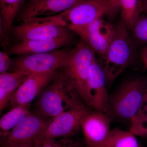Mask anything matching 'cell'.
I'll return each mask as SVG.
<instances>
[{
    "mask_svg": "<svg viewBox=\"0 0 147 147\" xmlns=\"http://www.w3.org/2000/svg\"><path fill=\"white\" fill-rule=\"evenodd\" d=\"M122 20L114 26V34L106 53L98 61L105 74L106 83L112 84L130 64L136 56V45Z\"/></svg>",
    "mask_w": 147,
    "mask_h": 147,
    "instance_id": "6da1fadb",
    "label": "cell"
},
{
    "mask_svg": "<svg viewBox=\"0 0 147 147\" xmlns=\"http://www.w3.org/2000/svg\"><path fill=\"white\" fill-rule=\"evenodd\" d=\"M61 68L40 94L37 101L38 113L51 119L68 110L78 100H82Z\"/></svg>",
    "mask_w": 147,
    "mask_h": 147,
    "instance_id": "7a4b0ae2",
    "label": "cell"
},
{
    "mask_svg": "<svg viewBox=\"0 0 147 147\" xmlns=\"http://www.w3.org/2000/svg\"><path fill=\"white\" fill-rule=\"evenodd\" d=\"M147 85V78L139 76L123 82L110 96L111 117L131 121L139 112Z\"/></svg>",
    "mask_w": 147,
    "mask_h": 147,
    "instance_id": "3957f363",
    "label": "cell"
},
{
    "mask_svg": "<svg viewBox=\"0 0 147 147\" xmlns=\"http://www.w3.org/2000/svg\"><path fill=\"white\" fill-rule=\"evenodd\" d=\"M95 57V53L94 50L81 39L76 47L69 51L61 68L69 83L89 108L87 81L90 67Z\"/></svg>",
    "mask_w": 147,
    "mask_h": 147,
    "instance_id": "277c9868",
    "label": "cell"
},
{
    "mask_svg": "<svg viewBox=\"0 0 147 147\" xmlns=\"http://www.w3.org/2000/svg\"><path fill=\"white\" fill-rule=\"evenodd\" d=\"M69 30L65 26L59 14L27 18L11 32L23 40L46 39L59 36Z\"/></svg>",
    "mask_w": 147,
    "mask_h": 147,
    "instance_id": "5b68a950",
    "label": "cell"
},
{
    "mask_svg": "<svg viewBox=\"0 0 147 147\" xmlns=\"http://www.w3.org/2000/svg\"><path fill=\"white\" fill-rule=\"evenodd\" d=\"M64 50L48 53L21 55L12 60L11 67L13 71H20L30 75L62 68L69 53Z\"/></svg>",
    "mask_w": 147,
    "mask_h": 147,
    "instance_id": "8992f818",
    "label": "cell"
},
{
    "mask_svg": "<svg viewBox=\"0 0 147 147\" xmlns=\"http://www.w3.org/2000/svg\"><path fill=\"white\" fill-rule=\"evenodd\" d=\"M86 105L82 100H78L68 110L52 119L41 140L70 137L76 133L90 111Z\"/></svg>",
    "mask_w": 147,
    "mask_h": 147,
    "instance_id": "52a82bcc",
    "label": "cell"
},
{
    "mask_svg": "<svg viewBox=\"0 0 147 147\" xmlns=\"http://www.w3.org/2000/svg\"><path fill=\"white\" fill-rule=\"evenodd\" d=\"M51 120L39 113H31L11 130L1 143V147L37 144Z\"/></svg>",
    "mask_w": 147,
    "mask_h": 147,
    "instance_id": "ba28073f",
    "label": "cell"
},
{
    "mask_svg": "<svg viewBox=\"0 0 147 147\" xmlns=\"http://www.w3.org/2000/svg\"><path fill=\"white\" fill-rule=\"evenodd\" d=\"M108 10V0H86L59 14L65 26L70 30L106 16Z\"/></svg>",
    "mask_w": 147,
    "mask_h": 147,
    "instance_id": "9c48e42d",
    "label": "cell"
},
{
    "mask_svg": "<svg viewBox=\"0 0 147 147\" xmlns=\"http://www.w3.org/2000/svg\"><path fill=\"white\" fill-rule=\"evenodd\" d=\"M70 30L80 36L100 57L106 53L112 41L114 26L105 21L102 16L86 26Z\"/></svg>",
    "mask_w": 147,
    "mask_h": 147,
    "instance_id": "30bf717a",
    "label": "cell"
},
{
    "mask_svg": "<svg viewBox=\"0 0 147 147\" xmlns=\"http://www.w3.org/2000/svg\"><path fill=\"white\" fill-rule=\"evenodd\" d=\"M106 85L105 74L95 57L90 67L87 81L90 108L94 111L108 114L111 117L110 96Z\"/></svg>",
    "mask_w": 147,
    "mask_h": 147,
    "instance_id": "8fae6325",
    "label": "cell"
},
{
    "mask_svg": "<svg viewBox=\"0 0 147 147\" xmlns=\"http://www.w3.org/2000/svg\"><path fill=\"white\" fill-rule=\"evenodd\" d=\"M111 119L105 113L94 110L88 112L81 126L88 147H104L111 131Z\"/></svg>",
    "mask_w": 147,
    "mask_h": 147,
    "instance_id": "7c38bea8",
    "label": "cell"
},
{
    "mask_svg": "<svg viewBox=\"0 0 147 147\" xmlns=\"http://www.w3.org/2000/svg\"><path fill=\"white\" fill-rule=\"evenodd\" d=\"M60 69L30 75L11 98L9 104L11 108L17 105L30 104L53 80Z\"/></svg>",
    "mask_w": 147,
    "mask_h": 147,
    "instance_id": "4fadbf2b",
    "label": "cell"
},
{
    "mask_svg": "<svg viewBox=\"0 0 147 147\" xmlns=\"http://www.w3.org/2000/svg\"><path fill=\"white\" fill-rule=\"evenodd\" d=\"M71 31L69 30L59 36L53 38L35 40H28L11 46L9 51L10 55H25L48 53L59 50L69 45L73 41Z\"/></svg>",
    "mask_w": 147,
    "mask_h": 147,
    "instance_id": "5bb4252c",
    "label": "cell"
},
{
    "mask_svg": "<svg viewBox=\"0 0 147 147\" xmlns=\"http://www.w3.org/2000/svg\"><path fill=\"white\" fill-rule=\"evenodd\" d=\"M86 0H29L19 12L18 20L57 15Z\"/></svg>",
    "mask_w": 147,
    "mask_h": 147,
    "instance_id": "9a60e30c",
    "label": "cell"
},
{
    "mask_svg": "<svg viewBox=\"0 0 147 147\" xmlns=\"http://www.w3.org/2000/svg\"><path fill=\"white\" fill-rule=\"evenodd\" d=\"M30 104L16 105L2 116L0 120L1 143L3 141L11 130L30 115Z\"/></svg>",
    "mask_w": 147,
    "mask_h": 147,
    "instance_id": "2e32d148",
    "label": "cell"
},
{
    "mask_svg": "<svg viewBox=\"0 0 147 147\" xmlns=\"http://www.w3.org/2000/svg\"><path fill=\"white\" fill-rule=\"evenodd\" d=\"M25 0H0L1 26L6 36L11 30L14 18L21 10Z\"/></svg>",
    "mask_w": 147,
    "mask_h": 147,
    "instance_id": "e0dca14e",
    "label": "cell"
},
{
    "mask_svg": "<svg viewBox=\"0 0 147 147\" xmlns=\"http://www.w3.org/2000/svg\"><path fill=\"white\" fill-rule=\"evenodd\" d=\"M104 147H139L135 135L119 128L111 129Z\"/></svg>",
    "mask_w": 147,
    "mask_h": 147,
    "instance_id": "ac0fdd59",
    "label": "cell"
},
{
    "mask_svg": "<svg viewBox=\"0 0 147 147\" xmlns=\"http://www.w3.org/2000/svg\"><path fill=\"white\" fill-rule=\"evenodd\" d=\"M29 76L20 71L0 74V90H3L11 97L18 87Z\"/></svg>",
    "mask_w": 147,
    "mask_h": 147,
    "instance_id": "d6986e66",
    "label": "cell"
},
{
    "mask_svg": "<svg viewBox=\"0 0 147 147\" xmlns=\"http://www.w3.org/2000/svg\"><path fill=\"white\" fill-rule=\"evenodd\" d=\"M121 20L131 30L140 15L139 0H121Z\"/></svg>",
    "mask_w": 147,
    "mask_h": 147,
    "instance_id": "ffe728a7",
    "label": "cell"
},
{
    "mask_svg": "<svg viewBox=\"0 0 147 147\" xmlns=\"http://www.w3.org/2000/svg\"><path fill=\"white\" fill-rule=\"evenodd\" d=\"M130 30L135 45H147V15H139Z\"/></svg>",
    "mask_w": 147,
    "mask_h": 147,
    "instance_id": "44dd1931",
    "label": "cell"
},
{
    "mask_svg": "<svg viewBox=\"0 0 147 147\" xmlns=\"http://www.w3.org/2000/svg\"><path fill=\"white\" fill-rule=\"evenodd\" d=\"M37 145L38 147H82L78 141L70 137L41 140Z\"/></svg>",
    "mask_w": 147,
    "mask_h": 147,
    "instance_id": "7402d4cb",
    "label": "cell"
},
{
    "mask_svg": "<svg viewBox=\"0 0 147 147\" xmlns=\"http://www.w3.org/2000/svg\"><path fill=\"white\" fill-rule=\"evenodd\" d=\"M129 131L135 136H147V115L136 121L131 123Z\"/></svg>",
    "mask_w": 147,
    "mask_h": 147,
    "instance_id": "603a6c76",
    "label": "cell"
},
{
    "mask_svg": "<svg viewBox=\"0 0 147 147\" xmlns=\"http://www.w3.org/2000/svg\"><path fill=\"white\" fill-rule=\"evenodd\" d=\"M9 53L0 52V74L7 72L11 68L12 59Z\"/></svg>",
    "mask_w": 147,
    "mask_h": 147,
    "instance_id": "cb8c5ba5",
    "label": "cell"
},
{
    "mask_svg": "<svg viewBox=\"0 0 147 147\" xmlns=\"http://www.w3.org/2000/svg\"><path fill=\"white\" fill-rule=\"evenodd\" d=\"M108 10L107 16L110 19H114L121 10V0H108Z\"/></svg>",
    "mask_w": 147,
    "mask_h": 147,
    "instance_id": "d4e9b609",
    "label": "cell"
},
{
    "mask_svg": "<svg viewBox=\"0 0 147 147\" xmlns=\"http://www.w3.org/2000/svg\"><path fill=\"white\" fill-rule=\"evenodd\" d=\"M147 115V85L144 93L142 104L138 113L131 120V122H134Z\"/></svg>",
    "mask_w": 147,
    "mask_h": 147,
    "instance_id": "484cf974",
    "label": "cell"
},
{
    "mask_svg": "<svg viewBox=\"0 0 147 147\" xmlns=\"http://www.w3.org/2000/svg\"><path fill=\"white\" fill-rule=\"evenodd\" d=\"M141 59L145 68L147 69V45L144 46L141 50Z\"/></svg>",
    "mask_w": 147,
    "mask_h": 147,
    "instance_id": "4316f807",
    "label": "cell"
},
{
    "mask_svg": "<svg viewBox=\"0 0 147 147\" xmlns=\"http://www.w3.org/2000/svg\"><path fill=\"white\" fill-rule=\"evenodd\" d=\"M139 6L141 14L143 9L147 7V0H139Z\"/></svg>",
    "mask_w": 147,
    "mask_h": 147,
    "instance_id": "83f0119b",
    "label": "cell"
},
{
    "mask_svg": "<svg viewBox=\"0 0 147 147\" xmlns=\"http://www.w3.org/2000/svg\"><path fill=\"white\" fill-rule=\"evenodd\" d=\"M10 147H38L37 144H24L16 145Z\"/></svg>",
    "mask_w": 147,
    "mask_h": 147,
    "instance_id": "f1b7e54d",
    "label": "cell"
},
{
    "mask_svg": "<svg viewBox=\"0 0 147 147\" xmlns=\"http://www.w3.org/2000/svg\"><path fill=\"white\" fill-rule=\"evenodd\" d=\"M143 12H144V13H147V7H146V8L144 9H143V11H142V13H143Z\"/></svg>",
    "mask_w": 147,
    "mask_h": 147,
    "instance_id": "f546056e",
    "label": "cell"
},
{
    "mask_svg": "<svg viewBox=\"0 0 147 147\" xmlns=\"http://www.w3.org/2000/svg\"></svg>",
    "mask_w": 147,
    "mask_h": 147,
    "instance_id": "4dcf8cb0",
    "label": "cell"
},
{
    "mask_svg": "<svg viewBox=\"0 0 147 147\" xmlns=\"http://www.w3.org/2000/svg\"><path fill=\"white\" fill-rule=\"evenodd\" d=\"M28 1H29V0H28Z\"/></svg>",
    "mask_w": 147,
    "mask_h": 147,
    "instance_id": "1f68e13d",
    "label": "cell"
}]
</instances>
